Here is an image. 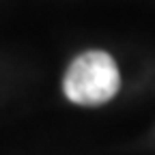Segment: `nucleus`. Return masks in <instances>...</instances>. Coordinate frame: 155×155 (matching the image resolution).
Here are the masks:
<instances>
[{"label": "nucleus", "instance_id": "f257e3e1", "mask_svg": "<svg viewBox=\"0 0 155 155\" xmlns=\"http://www.w3.org/2000/svg\"><path fill=\"white\" fill-rule=\"evenodd\" d=\"M121 75L116 63L106 52H84L65 73V95L78 106H101L119 91Z\"/></svg>", "mask_w": 155, "mask_h": 155}]
</instances>
